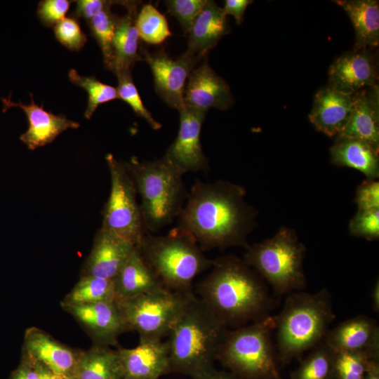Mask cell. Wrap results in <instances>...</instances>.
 Masks as SVG:
<instances>
[{
  "mask_svg": "<svg viewBox=\"0 0 379 379\" xmlns=\"http://www.w3.org/2000/svg\"><path fill=\"white\" fill-rule=\"evenodd\" d=\"M141 59L150 67L157 93L169 107L179 110L184 105V92L191 71L201 60L181 55L174 60L164 50L142 51Z\"/></svg>",
  "mask_w": 379,
  "mask_h": 379,
  "instance_id": "7c38bea8",
  "label": "cell"
},
{
  "mask_svg": "<svg viewBox=\"0 0 379 379\" xmlns=\"http://www.w3.org/2000/svg\"><path fill=\"white\" fill-rule=\"evenodd\" d=\"M352 105L353 95L327 86L316 93L308 117L319 131L329 137H336L346 126Z\"/></svg>",
  "mask_w": 379,
  "mask_h": 379,
  "instance_id": "7402d4cb",
  "label": "cell"
},
{
  "mask_svg": "<svg viewBox=\"0 0 379 379\" xmlns=\"http://www.w3.org/2000/svg\"><path fill=\"white\" fill-rule=\"evenodd\" d=\"M363 141L379 151V88L378 84L353 95L350 119L336 136Z\"/></svg>",
  "mask_w": 379,
  "mask_h": 379,
  "instance_id": "ffe728a7",
  "label": "cell"
},
{
  "mask_svg": "<svg viewBox=\"0 0 379 379\" xmlns=\"http://www.w3.org/2000/svg\"><path fill=\"white\" fill-rule=\"evenodd\" d=\"M136 248L163 286L171 291L191 292L194 279L213 263L192 235L178 227L165 235L146 232Z\"/></svg>",
  "mask_w": 379,
  "mask_h": 379,
  "instance_id": "8992f818",
  "label": "cell"
},
{
  "mask_svg": "<svg viewBox=\"0 0 379 379\" xmlns=\"http://www.w3.org/2000/svg\"><path fill=\"white\" fill-rule=\"evenodd\" d=\"M372 307L375 312L379 311V281L375 283L371 293Z\"/></svg>",
  "mask_w": 379,
  "mask_h": 379,
  "instance_id": "bcb514c9",
  "label": "cell"
},
{
  "mask_svg": "<svg viewBox=\"0 0 379 379\" xmlns=\"http://www.w3.org/2000/svg\"><path fill=\"white\" fill-rule=\"evenodd\" d=\"M245 197L246 190L239 185L197 180L177 218V227L190 233L202 251L247 248L248 236L257 225L258 212Z\"/></svg>",
  "mask_w": 379,
  "mask_h": 379,
  "instance_id": "6da1fadb",
  "label": "cell"
},
{
  "mask_svg": "<svg viewBox=\"0 0 379 379\" xmlns=\"http://www.w3.org/2000/svg\"><path fill=\"white\" fill-rule=\"evenodd\" d=\"M138 1L127 8L128 13L119 17L113 39V70L117 74L131 72L135 62L141 60L138 51L139 34L135 25Z\"/></svg>",
  "mask_w": 379,
  "mask_h": 379,
  "instance_id": "484cf974",
  "label": "cell"
},
{
  "mask_svg": "<svg viewBox=\"0 0 379 379\" xmlns=\"http://www.w3.org/2000/svg\"><path fill=\"white\" fill-rule=\"evenodd\" d=\"M115 302L113 279L93 276H81L78 282L65 295L61 305H80Z\"/></svg>",
  "mask_w": 379,
  "mask_h": 379,
  "instance_id": "f1b7e54d",
  "label": "cell"
},
{
  "mask_svg": "<svg viewBox=\"0 0 379 379\" xmlns=\"http://www.w3.org/2000/svg\"><path fill=\"white\" fill-rule=\"evenodd\" d=\"M184 105L207 112L210 108L226 110L233 104L227 83L209 66L206 58L190 72L184 92Z\"/></svg>",
  "mask_w": 379,
  "mask_h": 379,
  "instance_id": "5bb4252c",
  "label": "cell"
},
{
  "mask_svg": "<svg viewBox=\"0 0 379 379\" xmlns=\"http://www.w3.org/2000/svg\"><path fill=\"white\" fill-rule=\"evenodd\" d=\"M364 379H379L378 359L370 361Z\"/></svg>",
  "mask_w": 379,
  "mask_h": 379,
  "instance_id": "f6af8a7d",
  "label": "cell"
},
{
  "mask_svg": "<svg viewBox=\"0 0 379 379\" xmlns=\"http://www.w3.org/2000/svg\"><path fill=\"white\" fill-rule=\"evenodd\" d=\"M166 288L116 302L128 331H135L140 340H162L184 310L192 294Z\"/></svg>",
  "mask_w": 379,
  "mask_h": 379,
  "instance_id": "9c48e42d",
  "label": "cell"
},
{
  "mask_svg": "<svg viewBox=\"0 0 379 379\" xmlns=\"http://www.w3.org/2000/svg\"><path fill=\"white\" fill-rule=\"evenodd\" d=\"M36 363L37 364V368L39 371V379H59L57 375L54 374L51 371H49L42 365L39 364V363Z\"/></svg>",
  "mask_w": 379,
  "mask_h": 379,
  "instance_id": "7dc6e473",
  "label": "cell"
},
{
  "mask_svg": "<svg viewBox=\"0 0 379 379\" xmlns=\"http://www.w3.org/2000/svg\"><path fill=\"white\" fill-rule=\"evenodd\" d=\"M116 75L118 79L117 88L118 98L126 102L137 116L145 119L152 128L154 130L161 128V124L154 119L152 114L145 107L133 82L131 72H120Z\"/></svg>",
  "mask_w": 379,
  "mask_h": 379,
  "instance_id": "836d02e7",
  "label": "cell"
},
{
  "mask_svg": "<svg viewBox=\"0 0 379 379\" xmlns=\"http://www.w3.org/2000/svg\"><path fill=\"white\" fill-rule=\"evenodd\" d=\"M124 163L140 196L145 232H156L177 219L188 195L184 173L164 157L154 161L133 157Z\"/></svg>",
  "mask_w": 379,
  "mask_h": 379,
  "instance_id": "5b68a950",
  "label": "cell"
},
{
  "mask_svg": "<svg viewBox=\"0 0 379 379\" xmlns=\"http://www.w3.org/2000/svg\"><path fill=\"white\" fill-rule=\"evenodd\" d=\"M178 135L164 156L184 174L206 171L208 161L201 143L202 124L207 112L183 105L179 110Z\"/></svg>",
  "mask_w": 379,
  "mask_h": 379,
  "instance_id": "8fae6325",
  "label": "cell"
},
{
  "mask_svg": "<svg viewBox=\"0 0 379 379\" xmlns=\"http://www.w3.org/2000/svg\"><path fill=\"white\" fill-rule=\"evenodd\" d=\"M194 379H237L233 374L226 371L215 368Z\"/></svg>",
  "mask_w": 379,
  "mask_h": 379,
  "instance_id": "ee69618b",
  "label": "cell"
},
{
  "mask_svg": "<svg viewBox=\"0 0 379 379\" xmlns=\"http://www.w3.org/2000/svg\"><path fill=\"white\" fill-rule=\"evenodd\" d=\"M347 13L355 32L354 50L379 44V4L376 0L335 1Z\"/></svg>",
  "mask_w": 379,
  "mask_h": 379,
  "instance_id": "4316f807",
  "label": "cell"
},
{
  "mask_svg": "<svg viewBox=\"0 0 379 379\" xmlns=\"http://www.w3.org/2000/svg\"><path fill=\"white\" fill-rule=\"evenodd\" d=\"M350 233L368 241L379 238V209L357 211L349 222Z\"/></svg>",
  "mask_w": 379,
  "mask_h": 379,
  "instance_id": "d590c367",
  "label": "cell"
},
{
  "mask_svg": "<svg viewBox=\"0 0 379 379\" xmlns=\"http://www.w3.org/2000/svg\"><path fill=\"white\" fill-rule=\"evenodd\" d=\"M111 187L102 210L100 228L109 231L137 246L146 233L137 201V191L124 163L107 154Z\"/></svg>",
  "mask_w": 379,
  "mask_h": 379,
  "instance_id": "30bf717a",
  "label": "cell"
},
{
  "mask_svg": "<svg viewBox=\"0 0 379 379\" xmlns=\"http://www.w3.org/2000/svg\"><path fill=\"white\" fill-rule=\"evenodd\" d=\"M113 281L116 302L165 288L136 246Z\"/></svg>",
  "mask_w": 379,
  "mask_h": 379,
  "instance_id": "cb8c5ba5",
  "label": "cell"
},
{
  "mask_svg": "<svg viewBox=\"0 0 379 379\" xmlns=\"http://www.w3.org/2000/svg\"><path fill=\"white\" fill-rule=\"evenodd\" d=\"M330 154L331 163L337 166L357 169L368 180L379 177V151L363 141L335 137Z\"/></svg>",
  "mask_w": 379,
  "mask_h": 379,
  "instance_id": "d4e9b609",
  "label": "cell"
},
{
  "mask_svg": "<svg viewBox=\"0 0 379 379\" xmlns=\"http://www.w3.org/2000/svg\"><path fill=\"white\" fill-rule=\"evenodd\" d=\"M135 25L140 38L149 44H160L172 34L166 18L152 4L141 7Z\"/></svg>",
  "mask_w": 379,
  "mask_h": 379,
  "instance_id": "4dcf8cb0",
  "label": "cell"
},
{
  "mask_svg": "<svg viewBox=\"0 0 379 379\" xmlns=\"http://www.w3.org/2000/svg\"><path fill=\"white\" fill-rule=\"evenodd\" d=\"M29 95L31 102L28 105L21 101L13 102L10 98L1 99L3 112L11 107H20L25 113L29 126L27 130L20 136V140L29 149L34 150L51 143L67 129L79 127V123L63 114H54L46 111L43 105L39 106L34 102L32 93Z\"/></svg>",
  "mask_w": 379,
  "mask_h": 379,
  "instance_id": "9a60e30c",
  "label": "cell"
},
{
  "mask_svg": "<svg viewBox=\"0 0 379 379\" xmlns=\"http://www.w3.org/2000/svg\"><path fill=\"white\" fill-rule=\"evenodd\" d=\"M58 376L59 379H75L72 375H58Z\"/></svg>",
  "mask_w": 379,
  "mask_h": 379,
  "instance_id": "c3c4849f",
  "label": "cell"
},
{
  "mask_svg": "<svg viewBox=\"0 0 379 379\" xmlns=\"http://www.w3.org/2000/svg\"><path fill=\"white\" fill-rule=\"evenodd\" d=\"M354 203L358 211L379 209V182L376 180H364L357 188Z\"/></svg>",
  "mask_w": 379,
  "mask_h": 379,
  "instance_id": "ab89813d",
  "label": "cell"
},
{
  "mask_svg": "<svg viewBox=\"0 0 379 379\" xmlns=\"http://www.w3.org/2000/svg\"><path fill=\"white\" fill-rule=\"evenodd\" d=\"M274 317L278 361L286 364L324 339L335 316L326 288L315 293L293 292Z\"/></svg>",
  "mask_w": 379,
  "mask_h": 379,
  "instance_id": "277c9868",
  "label": "cell"
},
{
  "mask_svg": "<svg viewBox=\"0 0 379 379\" xmlns=\"http://www.w3.org/2000/svg\"><path fill=\"white\" fill-rule=\"evenodd\" d=\"M373 48L353 49L338 58L328 69V86L354 95L378 80V65Z\"/></svg>",
  "mask_w": 379,
  "mask_h": 379,
  "instance_id": "4fadbf2b",
  "label": "cell"
},
{
  "mask_svg": "<svg viewBox=\"0 0 379 379\" xmlns=\"http://www.w3.org/2000/svg\"><path fill=\"white\" fill-rule=\"evenodd\" d=\"M76 6L72 13L74 18H83L88 22L95 15L114 4L126 6L129 1L107 0H77L74 1Z\"/></svg>",
  "mask_w": 379,
  "mask_h": 379,
  "instance_id": "60d3db41",
  "label": "cell"
},
{
  "mask_svg": "<svg viewBox=\"0 0 379 379\" xmlns=\"http://www.w3.org/2000/svg\"><path fill=\"white\" fill-rule=\"evenodd\" d=\"M227 329L192 293L168 335L170 372L194 379L215 368L219 347Z\"/></svg>",
  "mask_w": 379,
  "mask_h": 379,
  "instance_id": "3957f363",
  "label": "cell"
},
{
  "mask_svg": "<svg viewBox=\"0 0 379 379\" xmlns=\"http://www.w3.org/2000/svg\"><path fill=\"white\" fill-rule=\"evenodd\" d=\"M23 350V353L58 375H71L81 354L36 327L26 330Z\"/></svg>",
  "mask_w": 379,
  "mask_h": 379,
  "instance_id": "44dd1931",
  "label": "cell"
},
{
  "mask_svg": "<svg viewBox=\"0 0 379 379\" xmlns=\"http://www.w3.org/2000/svg\"><path fill=\"white\" fill-rule=\"evenodd\" d=\"M253 3L251 0H226L222 10L225 15H232L237 23L240 25L248 6Z\"/></svg>",
  "mask_w": 379,
  "mask_h": 379,
  "instance_id": "7bdbcfd3",
  "label": "cell"
},
{
  "mask_svg": "<svg viewBox=\"0 0 379 379\" xmlns=\"http://www.w3.org/2000/svg\"><path fill=\"white\" fill-rule=\"evenodd\" d=\"M291 375V379H335V352L325 343L318 345Z\"/></svg>",
  "mask_w": 379,
  "mask_h": 379,
  "instance_id": "f546056e",
  "label": "cell"
},
{
  "mask_svg": "<svg viewBox=\"0 0 379 379\" xmlns=\"http://www.w3.org/2000/svg\"><path fill=\"white\" fill-rule=\"evenodd\" d=\"M118 18L111 11V8H107L88 22L91 35L102 51L105 67L111 71L113 70V39Z\"/></svg>",
  "mask_w": 379,
  "mask_h": 379,
  "instance_id": "1f68e13d",
  "label": "cell"
},
{
  "mask_svg": "<svg viewBox=\"0 0 379 379\" xmlns=\"http://www.w3.org/2000/svg\"><path fill=\"white\" fill-rule=\"evenodd\" d=\"M75 379H124L117 350L96 345L81 353L71 375Z\"/></svg>",
  "mask_w": 379,
  "mask_h": 379,
  "instance_id": "83f0119b",
  "label": "cell"
},
{
  "mask_svg": "<svg viewBox=\"0 0 379 379\" xmlns=\"http://www.w3.org/2000/svg\"><path fill=\"white\" fill-rule=\"evenodd\" d=\"M62 307L88 332L98 345H115L119 335L128 331L116 301Z\"/></svg>",
  "mask_w": 379,
  "mask_h": 379,
  "instance_id": "2e32d148",
  "label": "cell"
},
{
  "mask_svg": "<svg viewBox=\"0 0 379 379\" xmlns=\"http://www.w3.org/2000/svg\"><path fill=\"white\" fill-rule=\"evenodd\" d=\"M68 0H43L38 5L36 14L47 27H54L65 18L70 4Z\"/></svg>",
  "mask_w": 379,
  "mask_h": 379,
  "instance_id": "f35d334b",
  "label": "cell"
},
{
  "mask_svg": "<svg viewBox=\"0 0 379 379\" xmlns=\"http://www.w3.org/2000/svg\"><path fill=\"white\" fill-rule=\"evenodd\" d=\"M10 379H39L36 363L23 353V358L20 365L12 373Z\"/></svg>",
  "mask_w": 379,
  "mask_h": 379,
  "instance_id": "b9f144b4",
  "label": "cell"
},
{
  "mask_svg": "<svg viewBox=\"0 0 379 379\" xmlns=\"http://www.w3.org/2000/svg\"><path fill=\"white\" fill-rule=\"evenodd\" d=\"M211 269L197 284V297L227 328L270 314L273 300L265 282L243 259L222 256L213 260Z\"/></svg>",
  "mask_w": 379,
  "mask_h": 379,
  "instance_id": "7a4b0ae2",
  "label": "cell"
},
{
  "mask_svg": "<svg viewBox=\"0 0 379 379\" xmlns=\"http://www.w3.org/2000/svg\"><path fill=\"white\" fill-rule=\"evenodd\" d=\"M208 0L165 1L168 12L177 18L185 33H189L192 25Z\"/></svg>",
  "mask_w": 379,
  "mask_h": 379,
  "instance_id": "74e56055",
  "label": "cell"
},
{
  "mask_svg": "<svg viewBox=\"0 0 379 379\" xmlns=\"http://www.w3.org/2000/svg\"><path fill=\"white\" fill-rule=\"evenodd\" d=\"M117 351L124 379H159L170 372L166 340H139L135 347Z\"/></svg>",
  "mask_w": 379,
  "mask_h": 379,
  "instance_id": "e0dca14e",
  "label": "cell"
},
{
  "mask_svg": "<svg viewBox=\"0 0 379 379\" xmlns=\"http://www.w3.org/2000/svg\"><path fill=\"white\" fill-rule=\"evenodd\" d=\"M135 246L114 233L100 228L81 276L114 279Z\"/></svg>",
  "mask_w": 379,
  "mask_h": 379,
  "instance_id": "ac0fdd59",
  "label": "cell"
},
{
  "mask_svg": "<svg viewBox=\"0 0 379 379\" xmlns=\"http://www.w3.org/2000/svg\"><path fill=\"white\" fill-rule=\"evenodd\" d=\"M274 317L227 329L217 361L237 379H281L272 340Z\"/></svg>",
  "mask_w": 379,
  "mask_h": 379,
  "instance_id": "52a82bcc",
  "label": "cell"
},
{
  "mask_svg": "<svg viewBox=\"0 0 379 379\" xmlns=\"http://www.w3.org/2000/svg\"><path fill=\"white\" fill-rule=\"evenodd\" d=\"M53 30L56 39L71 51H80L87 41L86 35L74 18L65 17L53 27Z\"/></svg>",
  "mask_w": 379,
  "mask_h": 379,
  "instance_id": "8d00e7d4",
  "label": "cell"
},
{
  "mask_svg": "<svg viewBox=\"0 0 379 379\" xmlns=\"http://www.w3.org/2000/svg\"><path fill=\"white\" fill-rule=\"evenodd\" d=\"M324 342L334 352H363L379 358V326L365 315L341 322L327 332Z\"/></svg>",
  "mask_w": 379,
  "mask_h": 379,
  "instance_id": "d6986e66",
  "label": "cell"
},
{
  "mask_svg": "<svg viewBox=\"0 0 379 379\" xmlns=\"http://www.w3.org/2000/svg\"><path fill=\"white\" fill-rule=\"evenodd\" d=\"M68 77L72 84L88 93V99L84 112L86 119H89L99 105L119 98L117 88L100 81L94 76H82L76 69H71Z\"/></svg>",
  "mask_w": 379,
  "mask_h": 379,
  "instance_id": "d6a6232c",
  "label": "cell"
},
{
  "mask_svg": "<svg viewBox=\"0 0 379 379\" xmlns=\"http://www.w3.org/2000/svg\"><path fill=\"white\" fill-rule=\"evenodd\" d=\"M227 15L214 1L206 4L195 18L189 32L187 48L182 55L202 60L230 32Z\"/></svg>",
  "mask_w": 379,
  "mask_h": 379,
  "instance_id": "603a6c76",
  "label": "cell"
},
{
  "mask_svg": "<svg viewBox=\"0 0 379 379\" xmlns=\"http://www.w3.org/2000/svg\"><path fill=\"white\" fill-rule=\"evenodd\" d=\"M244 261L279 295L300 291L307 284L306 248L294 230L281 227L272 237L246 248Z\"/></svg>",
  "mask_w": 379,
  "mask_h": 379,
  "instance_id": "ba28073f",
  "label": "cell"
},
{
  "mask_svg": "<svg viewBox=\"0 0 379 379\" xmlns=\"http://www.w3.org/2000/svg\"><path fill=\"white\" fill-rule=\"evenodd\" d=\"M373 359L379 358L363 352H335V379H364L368 364Z\"/></svg>",
  "mask_w": 379,
  "mask_h": 379,
  "instance_id": "e575fe53",
  "label": "cell"
}]
</instances>
